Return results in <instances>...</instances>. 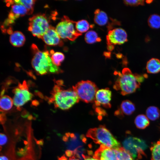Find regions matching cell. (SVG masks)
<instances>
[{
  "instance_id": "cell-13",
  "label": "cell",
  "mask_w": 160,
  "mask_h": 160,
  "mask_svg": "<svg viewBox=\"0 0 160 160\" xmlns=\"http://www.w3.org/2000/svg\"><path fill=\"white\" fill-rule=\"evenodd\" d=\"M47 45L50 46H63V43L60 39L55 28L50 25L48 29L44 34L41 38Z\"/></svg>"
},
{
  "instance_id": "cell-3",
  "label": "cell",
  "mask_w": 160,
  "mask_h": 160,
  "mask_svg": "<svg viewBox=\"0 0 160 160\" xmlns=\"http://www.w3.org/2000/svg\"><path fill=\"white\" fill-rule=\"evenodd\" d=\"M118 77L113 85V88L119 90L123 95L135 92L140 87V84L137 79L135 73L128 68H124L122 73L115 72Z\"/></svg>"
},
{
  "instance_id": "cell-16",
  "label": "cell",
  "mask_w": 160,
  "mask_h": 160,
  "mask_svg": "<svg viewBox=\"0 0 160 160\" xmlns=\"http://www.w3.org/2000/svg\"><path fill=\"white\" fill-rule=\"evenodd\" d=\"M146 69L147 72L156 74L160 72V60L156 58H152L147 62Z\"/></svg>"
},
{
  "instance_id": "cell-28",
  "label": "cell",
  "mask_w": 160,
  "mask_h": 160,
  "mask_svg": "<svg viewBox=\"0 0 160 160\" xmlns=\"http://www.w3.org/2000/svg\"><path fill=\"white\" fill-rule=\"evenodd\" d=\"M116 150L119 160H135L123 147H121Z\"/></svg>"
},
{
  "instance_id": "cell-33",
  "label": "cell",
  "mask_w": 160,
  "mask_h": 160,
  "mask_svg": "<svg viewBox=\"0 0 160 160\" xmlns=\"http://www.w3.org/2000/svg\"><path fill=\"white\" fill-rule=\"evenodd\" d=\"M103 55L107 58H109L111 57V54L110 52H104Z\"/></svg>"
},
{
  "instance_id": "cell-35",
  "label": "cell",
  "mask_w": 160,
  "mask_h": 160,
  "mask_svg": "<svg viewBox=\"0 0 160 160\" xmlns=\"http://www.w3.org/2000/svg\"><path fill=\"white\" fill-rule=\"evenodd\" d=\"M0 160H9L6 156H1Z\"/></svg>"
},
{
  "instance_id": "cell-37",
  "label": "cell",
  "mask_w": 160,
  "mask_h": 160,
  "mask_svg": "<svg viewBox=\"0 0 160 160\" xmlns=\"http://www.w3.org/2000/svg\"><path fill=\"white\" fill-rule=\"evenodd\" d=\"M152 1H151V0H147V1H146V2L147 3L149 4V3H150Z\"/></svg>"
},
{
  "instance_id": "cell-15",
  "label": "cell",
  "mask_w": 160,
  "mask_h": 160,
  "mask_svg": "<svg viewBox=\"0 0 160 160\" xmlns=\"http://www.w3.org/2000/svg\"><path fill=\"white\" fill-rule=\"evenodd\" d=\"M25 41V36L19 31H15L12 32L9 37V41L14 46L19 47L24 44Z\"/></svg>"
},
{
  "instance_id": "cell-9",
  "label": "cell",
  "mask_w": 160,
  "mask_h": 160,
  "mask_svg": "<svg viewBox=\"0 0 160 160\" xmlns=\"http://www.w3.org/2000/svg\"><path fill=\"white\" fill-rule=\"evenodd\" d=\"M12 92L14 94L13 99V104L19 110L21 106L30 100L33 96V94L28 90L25 81L22 84L19 83L18 86L13 90Z\"/></svg>"
},
{
  "instance_id": "cell-30",
  "label": "cell",
  "mask_w": 160,
  "mask_h": 160,
  "mask_svg": "<svg viewBox=\"0 0 160 160\" xmlns=\"http://www.w3.org/2000/svg\"><path fill=\"white\" fill-rule=\"evenodd\" d=\"M7 137L6 135L4 134H0V145H3L5 144L7 142Z\"/></svg>"
},
{
  "instance_id": "cell-2",
  "label": "cell",
  "mask_w": 160,
  "mask_h": 160,
  "mask_svg": "<svg viewBox=\"0 0 160 160\" xmlns=\"http://www.w3.org/2000/svg\"><path fill=\"white\" fill-rule=\"evenodd\" d=\"M60 86H54L49 102L54 103L57 108L63 110H67L79 102L80 100L73 88L64 89Z\"/></svg>"
},
{
  "instance_id": "cell-8",
  "label": "cell",
  "mask_w": 160,
  "mask_h": 160,
  "mask_svg": "<svg viewBox=\"0 0 160 160\" xmlns=\"http://www.w3.org/2000/svg\"><path fill=\"white\" fill-rule=\"evenodd\" d=\"M28 30L34 36L42 37L48 29L49 21L44 14L35 15L30 18Z\"/></svg>"
},
{
  "instance_id": "cell-18",
  "label": "cell",
  "mask_w": 160,
  "mask_h": 160,
  "mask_svg": "<svg viewBox=\"0 0 160 160\" xmlns=\"http://www.w3.org/2000/svg\"><path fill=\"white\" fill-rule=\"evenodd\" d=\"M119 109L123 115H130L135 111V104L131 101L125 100L121 103Z\"/></svg>"
},
{
  "instance_id": "cell-10",
  "label": "cell",
  "mask_w": 160,
  "mask_h": 160,
  "mask_svg": "<svg viewBox=\"0 0 160 160\" xmlns=\"http://www.w3.org/2000/svg\"><path fill=\"white\" fill-rule=\"evenodd\" d=\"M107 45L121 44L127 41L125 31L120 28L109 30L106 36Z\"/></svg>"
},
{
  "instance_id": "cell-29",
  "label": "cell",
  "mask_w": 160,
  "mask_h": 160,
  "mask_svg": "<svg viewBox=\"0 0 160 160\" xmlns=\"http://www.w3.org/2000/svg\"><path fill=\"white\" fill-rule=\"evenodd\" d=\"M124 2L126 5L131 6L143 5L144 4L143 0H124Z\"/></svg>"
},
{
  "instance_id": "cell-26",
  "label": "cell",
  "mask_w": 160,
  "mask_h": 160,
  "mask_svg": "<svg viewBox=\"0 0 160 160\" xmlns=\"http://www.w3.org/2000/svg\"><path fill=\"white\" fill-rule=\"evenodd\" d=\"M148 22L151 28H160V16L157 14L151 15L148 18Z\"/></svg>"
},
{
  "instance_id": "cell-19",
  "label": "cell",
  "mask_w": 160,
  "mask_h": 160,
  "mask_svg": "<svg viewBox=\"0 0 160 160\" xmlns=\"http://www.w3.org/2000/svg\"><path fill=\"white\" fill-rule=\"evenodd\" d=\"M94 20L95 22L100 26L105 25L108 21L107 14L104 12L99 9H96L94 12Z\"/></svg>"
},
{
  "instance_id": "cell-23",
  "label": "cell",
  "mask_w": 160,
  "mask_h": 160,
  "mask_svg": "<svg viewBox=\"0 0 160 160\" xmlns=\"http://www.w3.org/2000/svg\"><path fill=\"white\" fill-rule=\"evenodd\" d=\"M85 40L86 42L89 44H92L101 41L97 33L94 31H89L87 32L85 36Z\"/></svg>"
},
{
  "instance_id": "cell-7",
  "label": "cell",
  "mask_w": 160,
  "mask_h": 160,
  "mask_svg": "<svg viewBox=\"0 0 160 160\" xmlns=\"http://www.w3.org/2000/svg\"><path fill=\"white\" fill-rule=\"evenodd\" d=\"M123 145V148L135 160L140 159L145 155L144 151L147 145L144 140L139 138L128 136L124 140Z\"/></svg>"
},
{
  "instance_id": "cell-4",
  "label": "cell",
  "mask_w": 160,
  "mask_h": 160,
  "mask_svg": "<svg viewBox=\"0 0 160 160\" xmlns=\"http://www.w3.org/2000/svg\"><path fill=\"white\" fill-rule=\"evenodd\" d=\"M87 136L96 143L109 148L117 149L121 147L120 143L104 126L90 129L88 131Z\"/></svg>"
},
{
  "instance_id": "cell-21",
  "label": "cell",
  "mask_w": 160,
  "mask_h": 160,
  "mask_svg": "<svg viewBox=\"0 0 160 160\" xmlns=\"http://www.w3.org/2000/svg\"><path fill=\"white\" fill-rule=\"evenodd\" d=\"M146 116L152 121L158 119L160 116V111L157 107L151 106L148 107L146 110Z\"/></svg>"
},
{
  "instance_id": "cell-32",
  "label": "cell",
  "mask_w": 160,
  "mask_h": 160,
  "mask_svg": "<svg viewBox=\"0 0 160 160\" xmlns=\"http://www.w3.org/2000/svg\"><path fill=\"white\" fill-rule=\"evenodd\" d=\"M66 155L68 157L71 156L73 154V152L70 150H67L65 152Z\"/></svg>"
},
{
  "instance_id": "cell-24",
  "label": "cell",
  "mask_w": 160,
  "mask_h": 160,
  "mask_svg": "<svg viewBox=\"0 0 160 160\" xmlns=\"http://www.w3.org/2000/svg\"><path fill=\"white\" fill-rule=\"evenodd\" d=\"M150 150L151 160H160V139L152 145Z\"/></svg>"
},
{
  "instance_id": "cell-11",
  "label": "cell",
  "mask_w": 160,
  "mask_h": 160,
  "mask_svg": "<svg viewBox=\"0 0 160 160\" xmlns=\"http://www.w3.org/2000/svg\"><path fill=\"white\" fill-rule=\"evenodd\" d=\"M111 92L108 88L98 90L94 101L95 105L99 106L101 105L106 108H111Z\"/></svg>"
},
{
  "instance_id": "cell-14",
  "label": "cell",
  "mask_w": 160,
  "mask_h": 160,
  "mask_svg": "<svg viewBox=\"0 0 160 160\" xmlns=\"http://www.w3.org/2000/svg\"><path fill=\"white\" fill-rule=\"evenodd\" d=\"M27 14V10L24 6L20 4H14L11 6L8 19L14 21L19 17Z\"/></svg>"
},
{
  "instance_id": "cell-31",
  "label": "cell",
  "mask_w": 160,
  "mask_h": 160,
  "mask_svg": "<svg viewBox=\"0 0 160 160\" xmlns=\"http://www.w3.org/2000/svg\"><path fill=\"white\" fill-rule=\"evenodd\" d=\"M84 160H100L94 157L92 158L85 155L84 156Z\"/></svg>"
},
{
  "instance_id": "cell-22",
  "label": "cell",
  "mask_w": 160,
  "mask_h": 160,
  "mask_svg": "<svg viewBox=\"0 0 160 160\" xmlns=\"http://www.w3.org/2000/svg\"><path fill=\"white\" fill-rule=\"evenodd\" d=\"M13 100L9 96L4 95L1 96L0 101L1 110L7 111L10 110L13 105Z\"/></svg>"
},
{
  "instance_id": "cell-17",
  "label": "cell",
  "mask_w": 160,
  "mask_h": 160,
  "mask_svg": "<svg viewBox=\"0 0 160 160\" xmlns=\"http://www.w3.org/2000/svg\"><path fill=\"white\" fill-rule=\"evenodd\" d=\"M35 1H36L34 0H7V2L9 6L14 4H20L23 5L27 10V14L29 15L32 14L33 12Z\"/></svg>"
},
{
  "instance_id": "cell-25",
  "label": "cell",
  "mask_w": 160,
  "mask_h": 160,
  "mask_svg": "<svg viewBox=\"0 0 160 160\" xmlns=\"http://www.w3.org/2000/svg\"><path fill=\"white\" fill-rule=\"evenodd\" d=\"M50 53L52 60L54 64L58 67L60 66L61 63L63 61L65 58L64 54L59 52H54L52 50L50 51Z\"/></svg>"
},
{
  "instance_id": "cell-20",
  "label": "cell",
  "mask_w": 160,
  "mask_h": 160,
  "mask_svg": "<svg viewBox=\"0 0 160 160\" xmlns=\"http://www.w3.org/2000/svg\"><path fill=\"white\" fill-rule=\"evenodd\" d=\"M134 122L137 127L141 129L145 128L150 124L148 119L146 115L143 114L137 115L135 118Z\"/></svg>"
},
{
  "instance_id": "cell-1",
  "label": "cell",
  "mask_w": 160,
  "mask_h": 160,
  "mask_svg": "<svg viewBox=\"0 0 160 160\" xmlns=\"http://www.w3.org/2000/svg\"><path fill=\"white\" fill-rule=\"evenodd\" d=\"M33 53L32 60V66L38 74L45 75L48 73H59L62 71L53 63L51 54L48 51H40L34 44L31 46Z\"/></svg>"
},
{
  "instance_id": "cell-12",
  "label": "cell",
  "mask_w": 160,
  "mask_h": 160,
  "mask_svg": "<svg viewBox=\"0 0 160 160\" xmlns=\"http://www.w3.org/2000/svg\"><path fill=\"white\" fill-rule=\"evenodd\" d=\"M93 157L100 160H119L116 149L101 145L95 152Z\"/></svg>"
},
{
  "instance_id": "cell-6",
  "label": "cell",
  "mask_w": 160,
  "mask_h": 160,
  "mask_svg": "<svg viewBox=\"0 0 160 160\" xmlns=\"http://www.w3.org/2000/svg\"><path fill=\"white\" fill-rule=\"evenodd\" d=\"M75 24L76 21L64 16L56 26L55 30L61 38L74 41L82 34L76 30Z\"/></svg>"
},
{
  "instance_id": "cell-34",
  "label": "cell",
  "mask_w": 160,
  "mask_h": 160,
  "mask_svg": "<svg viewBox=\"0 0 160 160\" xmlns=\"http://www.w3.org/2000/svg\"><path fill=\"white\" fill-rule=\"evenodd\" d=\"M114 46L112 45H107V49L109 51H112L114 49Z\"/></svg>"
},
{
  "instance_id": "cell-36",
  "label": "cell",
  "mask_w": 160,
  "mask_h": 160,
  "mask_svg": "<svg viewBox=\"0 0 160 160\" xmlns=\"http://www.w3.org/2000/svg\"><path fill=\"white\" fill-rule=\"evenodd\" d=\"M67 160H80L79 159H77L74 156H72L71 157H70Z\"/></svg>"
},
{
  "instance_id": "cell-5",
  "label": "cell",
  "mask_w": 160,
  "mask_h": 160,
  "mask_svg": "<svg viewBox=\"0 0 160 160\" xmlns=\"http://www.w3.org/2000/svg\"><path fill=\"white\" fill-rule=\"evenodd\" d=\"M79 100L86 103L94 102L96 93L98 90L95 84L89 81H81L72 87Z\"/></svg>"
},
{
  "instance_id": "cell-27",
  "label": "cell",
  "mask_w": 160,
  "mask_h": 160,
  "mask_svg": "<svg viewBox=\"0 0 160 160\" xmlns=\"http://www.w3.org/2000/svg\"><path fill=\"white\" fill-rule=\"evenodd\" d=\"M90 25L88 22L84 20H82L76 22L75 27L79 32L82 33L87 31L89 29Z\"/></svg>"
}]
</instances>
